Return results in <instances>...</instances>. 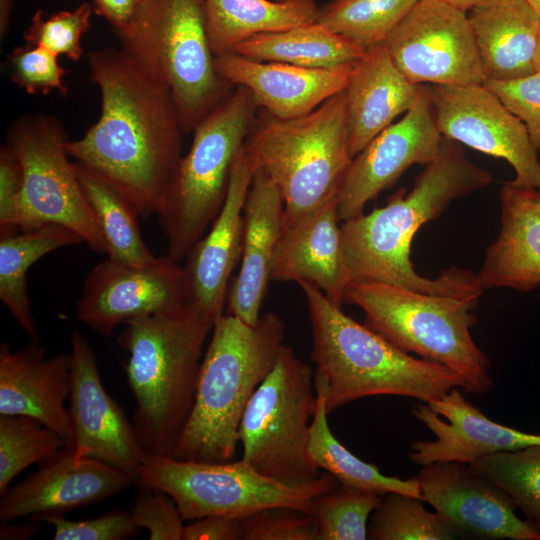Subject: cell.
<instances>
[{"label": "cell", "instance_id": "obj_1", "mask_svg": "<svg viewBox=\"0 0 540 540\" xmlns=\"http://www.w3.org/2000/svg\"><path fill=\"white\" fill-rule=\"evenodd\" d=\"M88 65L101 113L83 137L67 140L68 155L109 181L140 216L158 215L185 134L171 90L123 47L91 51Z\"/></svg>", "mask_w": 540, "mask_h": 540}, {"label": "cell", "instance_id": "obj_2", "mask_svg": "<svg viewBox=\"0 0 540 540\" xmlns=\"http://www.w3.org/2000/svg\"><path fill=\"white\" fill-rule=\"evenodd\" d=\"M490 171L466 156L459 142L442 137L436 157L424 166L409 192L391 195L385 206L340 222L346 272L351 281H378L416 292L479 303L483 289L476 273L451 266L430 279L410 259L412 240L427 222L458 198L489 186Z\"/></svg>", "mask_w": 540, "mask_h": 540}, {"label": "cell", "instance_id": "obj_3", "mask_svg": "<svg viewBox=\"0 0 540 540\" xmlns=\"http://www.w3.org/2000/svg\"><path fill=\"white\" fill-rule=\"evenodd\" d=\"M297 284L311 323L315 390L323 396L328 414L368 396H405L429 403L454 387L465 388L459 373L394 346L346 315L314 283Z\"/></svg>", "mask_w": 540, "mask_h": 540}, {"label": "cell", "instance_id": "obj_4", "mask_svg": "<svg viewBox=\"0 0 540 540\" xmlns=\"http://www.w3.org/2000/svg\"><path fill=\"white\" fill-rule=\"evenodd\" d=\"M216 320L186 302L125 323L119 345L129 354L132 424L144 453L172 456L191 413L201 357Z\"/></svg>", "mask_w": 540, "mask_h": 540}, {"label": "cell", "instance_id": "obj_5", "mask_svg": "<svg viewBox=\"0 0 540 540\" xmlns=\"http://www.w3.org/2000/svg\"><path fill=\"white\" fill-rule=\"evenodd\" d=\"M285 330L274 312L262 315L255 325L231 314L216 320L193 407L171 457L208 463L235 460L243 413L274 367Z\"/></svg>", "mask_w": 540, "mask_h": 540}, {"label": "cell", "instance_id": "obj_6", "mask_svg": "<svg viewBox=\"0 0 540 540\" xmlns=\"http://www.w3.org/2000/svg\"><path fill=\"white\" fill-rule=\"evenodd\" d=\"M244 148L282 195L283 227L337 199L353 159L345 89L293 119L260 108Z\"/></svg>", "mask_w": 540, "mask_h": 540}, {"label": "cell", "instance_id": "obj_7", "mask_svg": "<svg viewBox=\"0 0 540 540\" xmlns=\"http://www.w3.org/2000/svg\"><path fill=\"white\" fill-rule=\"evenodd\" d=\"M343 303L359 307L364 325L394 346L459 373L466 382L463 392L485 394L493 388L490 359L470 332L479 303L365 280L348 283Z\"/></svg>", "mask_w": 540, "mask_h": 540}, {"label": "cell", "instance_id": "obj_8", "mask_svg": "<svg viewBox=\"0 0 540 540\" xmlns=\"http://www.w3.org/2000/svg\"><path fill=\"white\" fill-rule=\"evenodd\" d=\"M259 109L249 89L235 86L192 131L190 149L182 156L157 215L174 261L184 262L221 211L234 162Z\"/></svg>", "mask_w": 540, "mask_h": 540}, {"label": "cell", "instance_id": "obj_9", "mask_svg": "<svg viewBox=\"0 0 540 540\" xmlns=\"http://www.w3.org/2000/svg\"><path fill=\"white\" fill-rule=\"evenodd\" d=\"M122 47L171 90L185 134L234 89L215 67L204 0H142Z\"/></svg>", "mask_w": 540, "mask_h": 540}, {"label": "cell", "instance_id": "obj_10", "mask_svg": "<svg viewBox=\"0 0 540 540\" xmlns=\"http://www.w3.org/2000/svg\"><path fill=\"white\" fill-rule=\"evenodd\" d=\"M316 402L314 370L283 344L274 367L243 413L241 460L288 486L316 480L320 469L309 455L310 419Z\"/></svg>", "mask_w": 540, "mask_h": 540}, {"label": "cell", "instance_id": "obj_11", "mask_svg": "<svg viewBox=\"0 0 540 540\" xmlns=\"http://www.w3.org/2000/svg\"><path fill=\"white\" fill-rule=\"evenodd\" d=\"M134 483L167 493L183 520L193 521L242 517L277 506L312 513L315 499L339 482L326 472L309 484L292 487L258 473L241 459L208 463L144 453Z\"/></svg>", "mask_w": 540, "mask_h": 540}, {"label": "cell", "instance_id": "obj_12", "mask_svg": "<svg viewBox=\"0 0 540 540\" xmlns=\"http://www.w3.org/2000/svg\"><path fill=\"white\" fill-rule=\"evenodd\" d=\"M67 136L58 119L28 115L14 122L6 143L23 170L21 227L46 223L65 226L94 251L106 253V243L83 193L66 149Z\"/></svg>", "mask_w": 540, "mask_h": 540}, {"label": "cell", "instance_id": "obj_13", "mask_svg": "<svg viewBox=\"0 0 540 540\" xmlns=\"http://www.w3.org/2000/svg\"><path fill=\"white\" fill-rule=\"evenodd\" d=\"M384 43L412 84L485 83L467 11L443 0H418Z\"/></svg>", "mask_w": 540, "mask_h": 540}, {"label": "cell", "instance_id": "obj_14", "mask_svg": "<svg viewBox=\"0 0 540 540\" xmlns=\"http://www.w3.org/2000/svg\"><path fill=\"white\" fill-rule=\"evenodd\" d=\"M437 127L445 138L505 159L510 183L540 190V161L524 123L484 84L430 85Z\"/></svg>", "mask_w": 540, "mask_h": 540}, {"label": "cell", "instance_id": "obj_15", "mask_svg": "<svg viewBox=\"0 0 540 540\" xmlns=\"http://www.w3.org/2000/svg\"><path fill=\"white\" fill-rule=\"evenodd\" d=\"M187 302L184 269L168 255L135 266L106 259L87 275L76 319L102 337L130 320L170 312Z\"/></svg>", "mask_w": 540, "mask_h": 540}, {"label": "cell", "instance_id": "obj_16", "mask_svg": "<svg viewBox=\"0 0 540 540\" xmlns=\"http://www.w3.org/2000/svg\"><path fill=\"white\" fill-rule=\"evenodd\" d=\"M437 127L430 85H420L412 106L353 159L337 197L340 222L364 213L366 204L392 186L409 167L426 165L438 154Z\"/></svg>", "mask_w": 540, "mask_h": 540}, {"label": "cell", "instance_id": "obj_17", "mask_svg": "<svg viewBox=\"0 0 540 540\" xmlns=\"http://www.w3.org/2000/svg\"><path fill=\"white\" fill-rule=\"evenodd\" d=\"M417 478L422 500L455 538L540 540V530L516 515L507 493L468 464L431 463Z\"/></svg>", "mask_w": 540, "mask_h": 540}, {"label": "cell", "instance_id": "obj_18", "mask_svg": "<svg viewBox=\"0 0 540 540\" xmlns=\"http://www.w3.org/2000/svg\"><path fill=\"white\" fill-rule=\"evenodd\" d=\"M70 343L68 409L73 431L71 448L78 458L98 459L135 479L144 452L133 424L105 390L87 338L74 330Z\"/></svg>", "mask_w": 540, "mask_h": 540}, {"label": "cell", "instance_id": "obj_19", "mask_svg": "<svg viewBox=\"0 0 540 540\" xmlns=\"http://www.w3.org/2000/svg\"><path fill=\"white\" fill-rule=\"evenodd\" d=\"M132 483L128 473L98 459L78 458L65 446L0 495V522L21 517L39 522L47 515H63L117 494Z\"/></svg>", "mask_w": 540, "mask_h": 540}, {"label": "cell", "instance_id": "obj_20", "mask_svg": "<svg viewBox=\"0 0 540 540\" xmlns=\"http://www.w3.org/2000/svg\"><path fill=\"white\" fill-rule=\"evenodd\" d=\"M412 414L436 437L412 443L410 459L421 466L435 462L470 464L486 455L540 444V434L490 420L467 401L460 387L432 402L416 404Z\"/></svg>", "mask_w": 540, "mask_h": 540}, {"label": "cell", "instance_id": "obj_21", "mask_svg": "<svg viewBox=\"0 0 540 540\" xmlns=\"http://www.w3.org/2000/svg\"><path fill=\"white\" fill-rule=\"evenodd\" d=\"M255 171L243 146L234 162L221 211L184 260L187 302L215 320L223 315L229 278L240 262L243 208Z\"/></svg>", "mask_w": 540, "mask_h": 540}, {"label": "cell", "instance_id": "obj_22", "mask_svg": "<svg viewBox=\"0 0 540 540\" xmlns=\"http://www.w3.org/2000/svg\"><path fill=\"white\" fill-rule=\"evenodd\" d=\"M70 353L47 356V347L30 341L12 351L0 344V415L30 416L73 444L69 409Z\"/></svg>", "mask_w": 540, "mask_h": 540}, {"label": "cell", "instance_id": "obj_23", "mask_svg": "<svg viewBox=\"0 0 540 540\" xmlns=\"http://www.w3.org/2000/svg\"><path fill=\"white\" fill-rule=\"evenodd\" d=\"M355 62L307 68L256 61L233 52L215 56L221 77L233 86L249 89L259 107L279 119L304 116L344 90Z\"/></svg>", "mask_w": 540, "mask_h": 540}, {"label": "cell", "instance_id": "obj_24", "mask_svg": "<svg viewBox=\"0 0 540 540\" xmlns=\"http://www.w3.org/2000/svg\"><path fill=\"white\" fill-rule=\"evenodd\" d=\"M283 222L284 202L278 187L256 170L243 208L240 268L227 296V314L246 324L255 325L261 317Z\"/></svg>", "mask_w": 540, "mask_h": 540}, {"label": "cell", "instance_id": "obj_25", "mask_svg": "<svg viewBox=\"0 0 540 540\" xmlns=\"http://www.w3.org/2000/svg\"><path fill=\"white\" fill-rule=\"evenodd\" d=\"M337 199L283 227L271 266V280H307L342 306L349 283L343 255Z\"/></svg>", "mask_w": 540, "mask_h": 540}, {"label": "cell", "instance_id": "obj_26", "mask_svg": "<svg viewBox=\"0 0 540 540\" xmlns=\"http://www.w3.org/2000/svg\"><path fill=\"white\" fill-rule=\"evenodd\" d=\"M499 196L500 232L486 248L477 279L483 290L530 292L540 285V190L507 181Z\"/></svg>", "mask_w": 540, "mask_h": 540}, {"label": "cell", "instance_id": "obj_27", "mask_svg": "<svg viewBox=\"0 0 540 540\" xmlns=\"http://www.w3.org/2000/svg\"><path fill=\"white\" fill-rule=\"evenodd\" d=\"M485 82L533 75L540 17L527 0H482L469 10Z\"/></svg>", "mask_w": 540, "mask_h": 540}, {"label": "cell", "instance_id": "obj_28", "mask_svg": "<svg viewBox=\"0 0 540 540\" xmlns=\"http://www.w3.org/2000/svg\"><path fill=\"white\" fill-rule=\"evenodd\" d=\"M419 87L398 70L385 43L366 50L345 88L352 158L412 106Z\"/></svg>", "mask_w": 540, "mask_h": 540}, {"label": "cell", "instance_id": "obj_29", "mask_svg": "<svg viewBox=\"0 0 540 540\" xmlns=\"http://www.w3.org/2000/svg\"><path fill=\"white\" fill-rule=\"evenodd\" d=\"M206 29L215 56L243 41L269 32L314 23V0H204Z\"/></svg>", "mask_w": 540, "mask_h": 540}, {"label": "cell", "instance_id": "obj_30", "mask_svg": "<svg viewBox=\"0 0 540 540\" xmlns=\"http://www.w3.org/2000/svg\"><path fill=\"white\" fill-rule=\"evenodd\" d=\"M84 242L73 230L46 223L0 237V299L32 341H39L28 292L30 267L48 253Z\"/></svg>", "mask_w": 540, "mask_h": 540}, {"label": "cell", "instance_id": "obj_31", "mask_svg": "<svg viewBox=\"0 0 540 540\" xmlns=\"http://www.w3.org/2000/svg\"><path fill=\"white\" fill-rule=\"evenodd\" d=\"M231 52L256 61L327 68L355 62L366 49L314 22L255 35L235 46Z\"/></svg>", "mask_w": 540, "mask_h": 540}, {"label": "cell", "instance_id": "obj_32", "mask_svg": "<svg viewBox=\"0 0 540 540\" xmlns=\"http://www.w3.org/2000/svg\"><path fill=\"white\" fill-rule=\"evenodd\" d=\"M83 193L102 231L108 258L142 266L155 262V256L144 243L135 206L109 181L74 162Z\"/></svg>", "mask_w": 540, "mask_h": 540}, {"label": "cell", "instance_id": "obj_33", "mask_svg": "<svg viewBox=\"0 0 540 540\" xmlns=\"http://www.w3.org/2000/svg\"><path fill=\"white\" fill-rule=\"evenodd\" d=\"M316 396L309 437V455L316 467L348 487L382 496L397 492L422 499L417 477L400 479L386 476L375 465L362 461L342 445L330 430L323 396L319 393Z\"/></svg>", "mask_w": 540, "mask_h": 540}, {"label": "cell", "instance_id": "obj_34", "mask_svg": "<svg viewBox=\"0 0 540 540\" xmlns=\"http://www.w3.org/2000/svg\"><path fill=\"white\" fill-rule=\"evenodd\" d=\"M418 0H332L316 21L364 49L384 43Z\"/></svg>", "mask_w": 540, "mask_h": 540}, {"label": "cell", "instance_id": "obj_35", "mask_svg": "<svg viewBox=\"0 0 540 540\" xmlns=\"http://www.w3.org/2000/svg\"><path fill=\"white\" fill-rule=\"evenodd\" d=\"M468 465L503 489L540 530V444L486 455Z\"/></svg>", "mask_w": 540, "mask_h": 540}, {"label": "cell", "instance_id": "obj_36", "mask_svg": "<svg viewBox=\"0 0 540 540\" xmlns=\"http://www.w3.org/2000/svg\"><path fill=\"white\" fill-rule=\"evenodd\" d=\"M66 444L37 419L0 415V495L25 468L53 457Z\"/></svg>", "mask_w": 540, "mask_h": 540}, {"label": "cell", "instance_id": "obj_37", "mask_svg": "<svg viewBox=\"0 0 540 540\" xmlns=\"http://www.w3.org/2000/svg\"><path fill=\"white\" fill-rule=\"evenodd\" d=\"M382 495L338 483L314 502L315 540L368 539L367 522Z\"/></svg>", "mask_w": 540, "mask_h": 540}, {"label": "cell", "instance_id": "obj_38", "mask_svg": "<svg viewBox=\"0 0 540 540\" xmlns=\"http://www.w3.org/2000/svg\"><path fill=\"white\" fill-rule=\"evenodd\" d=\"M424 501L410 495L389 492L382 496L370 516L371 540H450L454 535L437 514L426 510Z\"/></svg>", "mask_w": 540, "mask_h": 540}, {"label": "cell", "instance_id": "obj_39", "mask_svg": "<svg viewBox=\"0 0 540 540\" xmlns=\"http://www.w3.org/2000/svg\"><path fill=\"white\" fill-rule=\"evenodd\" d=\"M92 13L93 7L89 3L50 16L38 10L24 33V39L29 45L42 46L57 56L64 55L78 61L83 54L80 39L90 27Z\"/></svg>", "mask_w": 540, "mask_h": 540}, {"label": "cell", "instance_id": "obj_40", "mask_svg": "<svg viewBox=\"0 0 540 540\" xmlns=\"http://www.w3.org/2000/svg\"><path fill=\"white\" fill-rule=\"evenodd\" d=\"M58 56L50 50L25 44L8 55L11 80L29 94H47L53 90L67 94L63 81L66 70L58 63Z\"/></svg>", "mask_w": 540, "mask_h": 540}, {"label": "cell", "instance_id": "obj_41", "mask_svg": "<svg viewBox=\"0 0 540 540\" xmlns=\"http://www.w3.org/2000/svg\"><path fill=\"white\" fill-rule=\"evenodd\" d=\"M243 540H315L312 513L291 507L265 508L242 516Z\"/></svg>", "mask_w": 540, "mask_h": 540}, {"label": "cell", "instance_id": "obj_42", "mask_svg": "<svg viewBox=\"0 0 540 540\" xmlns=\"http://www.w3.org/2000/svg\"><path fill=\"white\" fill-rule=\"evenodd\" d=\"M55 529L54 540H124L139 534L130 511L112 509L101 516L78 521L67 520L62 514L42 517Z\"/></svg>", "mask_w": 540, "mask_h": 540}, {"label": "cell", "instance_id": "obj_43", "mask_svg": "<svg viewBox=\"0 0 540 540\" xmlns=\"http://www.w3.org/2000/svg\"><path fill=\"white\" fill-rule=\"evenodd\" d=\"M130 513L135 524L149 531L150 540H182L183 518L174 500L165 492L139 488Z\"/></svg>", "mask_w": 540, "mask_h": 540}, {"label": "cell", "instance_id": "obj_44", "mask_svg": "<svg viewBox=\"0 0 540 540\" xmlns=\"http://www.w3.org/2000/svg\"><path fill=\"white\" fill-rule=\"evenodd\" d=\"M484 85L524 123L532 144L540 151V72L515 80L488 81Z\"/></svg>", "mask_w": 540, "mask_h": 540}, {"label": "cell", "instance_id": "obj_45", "mask_svg": "<svg viewBox=\"0 0 540 540\" xmlns=\"http://www.w3.org/2000/svg\"><path fill=\"white\" fill-rule=\"evenodd\" d=\"M23 170L13 149H0V237L17 233L21 227Z\"/></svg>", "mask_w": 540, "mask_h": 540}, {"label": "cell", "instance_id": "obj_46", "mask_svg": "<svg viewBox=\"0 0 540 540\" xmlns=\"http://www.w3.org/2000/svg\"><path fill=\"white\" fill-rule=\"evenodd\" d=\"M182 540H243L242 517L206 516L190 521Z\"/></svg>", "mask_w": 540, "mask_h": 540}, {"label": "cell", "instance_id": "obj_47", "mask_svg": "<svg viewBox=\"0 0 540 540\" xmlns=\"http://www.w3.org/2000/svg\"><path fill=\"white\" fill-rule=\"evenodd\" d=\"M94 13L103 17L116 35L124 32L131 24L140 5V0H91Z\"/></svg>", "mask_w": 540, "mask_h": 540}, {"label": "cell", "instance_id": "obj_48", "mask_svg": "<svg viewBox=\"0 0 540 540\" xmlns=\"http://www.w3.org/2000/svg\"><path fill=\"white\" fill-rule=\"evenodd\" d=\"M40 530L39 522L13 523V521L1 523V540H26L36 535Z\"/></svg>", "mask_w": 540, "mask_h": 540}, {"label": "cell", "instance_id": "obj_49", "mask_svg": "<svg viewBox=\"0 0 540 540\" xmlns=\"http://www.w3.org/2000/svg\"><path fill=\"white\" fill-rule=\"evenodd\" d=\"M443 1L451 4L452 6H455L459 9H462L468 12L471 8L476 6L482 0H443Z\"/></svg>", "mask_w": 540, "mask_h": 540}, {"label": "cell", "instance_id": "obj_50", "mask_svg": "<svg viewBox=\"0 0 540 540\" xmlns=\"http://www.w3.org/2000/svg\"><path fill=\"white\" fill-rule=\"evenodd\" d=\"M536 70L537 72H540V34H539V42H538V48L536 53Z\"/></svg>", "mask_w": 540, "mask_h": 540}, {"label": "cell", "instance_id": "obj_51", "mask_svg": "<svg viewBox=\"0 0 540 540\" xmlns=\"http://www.w3.org/2000/svg\"><path fill=\"white\" fill-rule=\"evenodd\" d=\"M540 17V0H527Z\"/></svg>", "mask_w": 540, "mask_h": 540}, {"label": "cell", "instance_id": "obj_52", "mask_svg": "<svg viewBox=\"0 0 540 540\" xmlns=\"http://www.w3.org/2000/svg\"><path fill=\"white\" fill-rule=\"evenodd\" d=\"M13 0H0V2H11Z\"/></svg>", "mask_w": 540, "mask_h": 540}, {"label": "cell", "instance_id": "obj_53", "mask_svg": "<svg viewBox=\"0 0 540 540\" xmlns=\"http://www.w3.org/2000/svg\"><path fill=\"white\" fill-rule=\"evenodd\" d=\"M277 1H285V0H277Z\"/></svg>", "mask_w": 540, "mask_h": 540}, {"label": "cell", "instance_id": "obj_54", "mask_svg": "<svg viewBox=\"0 0 540 540\" xmlns=\"http://www.w3.org/2000/svg\"><path fill=\"white\" fill-rule=\"evenodd\" d=\"M140 1H142V0H140Z\"/></svg>", "mask_w": 540, "mask_h": 540}]
</instances>
